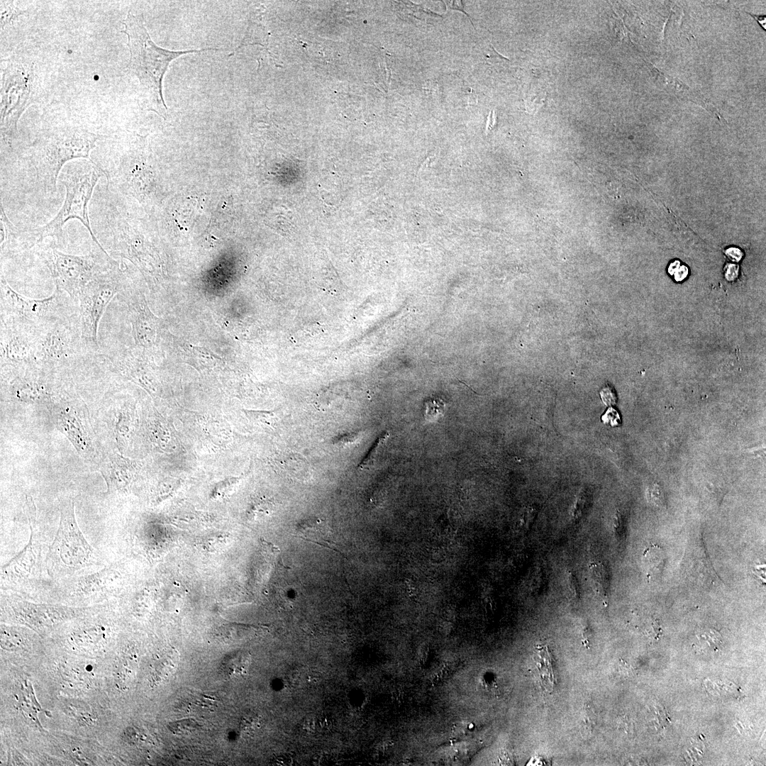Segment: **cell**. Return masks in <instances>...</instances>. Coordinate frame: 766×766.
<instances>
[{
    "label": "cell",
    "instance_id": "obj_1",
    "mask_svg": "<svg viewBox=\"0 0 766 766\" xmlns=\"http://www.w3.org/2000/svg\"><path fill=\"white\" fill-rule=\"evenodd\" d=\"M106 135L62 123L41 129L22 157L25 171L44 196H52L64 166L74 159L91 160V151Z\"/></svg>",
    "mask_w": 766,
    "mask_h": 766
},
{
    "label": "cell",
    "instance_id": "obj_2",
    "mask_svg": "<svg viewBox=\"0 0 766 766\" xmlns=\"http://www.w3.org/2000/svg\"><path fill=\"white\" fill-rule=\"evenodd\" d=\"M122 30L128 38L130 52L128 70L139 82L140 106L165 118L167 107L162 95V80L170 63L175 58L192 52L213 48L189 50H170L156 45L145 27L142 15L128 11L123 21Z\"/></svg>",
    "mask_w": 766,
    "mask_h": 766
},
{
    "label": "cell",
    "instance_id": "obj_3",
    "mask_svg": "<svg viewBox=\"0 0 766 766\" xmlns=\"http://www.w3.org/2000/svg\"><path fill=\"white\" fill-rule=\"evenodd\" d=\"M58 508V527L45 555V567L48 575L60 582L103 564L79 527L73 499L69 496L60 498Z\"/></svg>",
    "mask_w": 766,
    "mask_h": 766
},
{
    "label": "cell",
    "instance_id": "obj_4",
    "mask_svg": "<svg viewBox=\"0 0 766 766\" xmlns=\"http://www.w3.org/2000/svg\"><path fill=\"white\" fill-rule=\"evenodd\" d=\"M103 176L104 172L89 160L64 166L58 180L65 187V201L52 219L33 228L39 243L48 237L59 242L63 226L71 219H77L88 230L93 242L102 248L91 229L89 205L97 182Z\"/></svg>",
    "mask_w": 766,
    "mask_h": 766
},
{
    "label": "cell",
    "instance_id": "obj_5",
    "mask_svg": "<svg viewBox=\"0 0 766 766\" xmlns=\"http://www.w3.org/2000/svg\"><path fill=\"white\" fill-rule=\"evenodd\" d=\"M144 138L140 136L128 148L116 150L110 147L105 159L94 162L104 172L106 187L130 194L142 202L150 199L155 192V172L146 153Z\"/></svg>",
    "mask_w": 766,
    "mask_h": 766
},
{
    "label": "cell",
    "instance_id": "obj_6",
    "mask_svg": "<svg viewBox=\"0 0 766 766\" xmlns=\"http://www.w3.org/2000/svg\"><path fill=\"white\" fill-rule=\"evenodd\" d=\"M36 77L33 63L24 57L1 61V135L7 143L16 138L18 120L35 99Z\"/></svg>",
    "mask_w": 766,
    "mask_h": 766
},
{
    "label": "cell",
    "instance_id": "obj_7",
    "mask_svg": "<svg viewBox=\"0 0 766 766\" xmlns=\"http://www.w3.org/2000/svg\"><path fill=\"white\" fill-rule=\"evenodd\" d=\"M39 255L50 271L55 288L77 302L79 293L90 281L117 263L96 244L85 255L62 252L52 244L43 247Z\"/></svg>",
    "mask_w": 766,
    "mask_h": 766
},
{
    "label": "cell",
    "instance_id": "obj_8",
    "mask_svg": "<svg viewBox=\"0 0 766 766\" xmlns=\"http://www.w3.org/2000/svg\"><path fill=\"white\" fill-rule=\"evenodd\" d=\"M0 317L12 318L40 327L59 319L79 315L78 302L67 294L55 288L43 299L24 296L8 283L1 266Z\"/></svg>",
    "mask_w": 766,
    "mask_h": 766
},
{
    "label": "cell",
    "instance_id": "obj_9",
    "mask_svg": "<svg viewBox=\"0 0 766 766\" xmlns=\"http://www.w3.org/2000/svg\"><path fill=\"white\" fill-rule=\"evenodd\" d=\"M38 365L58 373L92 356L84 346L79 315L37 328Z\"/></svg>",
    "mask_w": 766,
    "mask_h": 766
},
{
    "label": "cell",
    "instance_id": "obj_10",
    "mask_svg": "<svg viewBox=\"0 0 766 766\" xmlns=\"http://www.w3.org/2000/svg\"><path fill=\"white\" fill-rule=\"evenodd\" d=\"M123 271L117 262L90 281L78 296L79 327L82 343L92 356L99 352L98 329L113 296L123 287Z\"/></svg>",
    "mask_w": 766,
    "mask_h": 766
},
{
    "label": "cell",
    "instance_id": "obj_11",
    "mask_svg": "<svg viewBox=\"0 0 766 766\" xmlns=\"http://www.w3.org/2000/svg\"><path fill=\"white\" fill-rule=\"evenodd\" d=\"M46 405L54 424L77 453L83 458H94L96 453L94 431L88 409L80 396L65 382Z\"/></svg>",
    "mask_w": 766,
    "mask_h": 766
},
{
    "label": "cell",
    "instance_id": "obj_12",
    "mask_svg": "<svg viewBox=\"0 0 766 766\" xmlns=\"http://www.w3.org/2000/svg\"><path fill=\"white\" fill-rule=\"evenodd\" d=\"M26 514L30 534L25 546L1 567V589L26 585L41 572V543L36 523V509L32 496H26Z\"/></svg>",
    "mask_w": 766,
    "mask_h": 766
},
{
    "label": "cell",
    "instance_id": "obj_13",
    "mask_svg": "<svg viewBox=\"0 0 766 766\" xmlns=\"http://www.w3.org/2000/svg\"><path fill=\"white\" fill-rule=\"evenodd\" d=\"M1 607L18 623L40 631H48L72 618L87 610L60 604H38L15 594L1 590Z\"/></svg>",
    "mask_w": 766,
    "mask_h": 766
},
{
    "label": "cell",
    "instance_id": "obj_14",
    "mask_svg": "<svg viewBox=\"0 0 766 766\" xmlns=\"http://www.w3.org/2000/svg\"><path fill=\"white\" fill-rule=\"evenodd\" d=\"M126 575L122 562H116L94 572L61 582L62 593L77 601H100L121 592Z\"/></svg>",
    "mask_w": 766,
    "mask_h": 766
},
{
    "label": "cell",
    "instance_id": "obj_15",
    "mask_svg": "<svg viewBox=\"0 0 766 766\" xmlns=\"http://www.w3.org/2000/svg\"><path fill=\"white\" fill-rule=\"evenodd\" d=\"M0 321L1 367L37 365L38 327L12 318Z\"/></svg>",
    "mask_w": 766,
    "mask_h": 766
},
{
    "label": "cell",
    "instance_id": "obj_16",
    "mask_svg": "<svg viewBox=\"0 0 766 766\" xmlns=\"http://www.w3.org/2000/svg\"><path fill=\"white\" fill-rule=\"evenodd\" d=\"M118 294L126 296L128 300L132 333L136 345L143 348H152L157 342L158 318L149 309L143 295L128 296L122 290Z\"/></svg>",
    "mask_w": 766,
    "mask_h": 766
},
{
    "label": "cell",
    "instance_id": "obj_17",
    "mask_svg": "<svg viewBox=\"0 0 766 766\" xmlns=\"http://www.w3.org/2000/svg\"><path fill=\"white\" fill-rule=\"evenodd\" d=\"M1 258L12 253H17L38 244L33 229L21 231L9 219L5 213L2 201L0 203Z\"/></svg>",
    "mask_w": 766,
    "mask_h": 766
},
{
    "label": "cell",
    "instance_id": "obj_18",
    "mask_svg": "<svg viewBox=\"0 0 766 766\" xmlns=\"http://www.w3.org/2000/svg\"><path fill=\"white\" fill-rule=\"evenodd\" d=\"M126 460L118 454H108L99 463V472L106 484V494L110 495L125 492L128 487L129 476Z\"/></svg>",
    "mask_w": 766,
    "mask_h": 766
},
{
    "label": "cell",
    "instance_id": "obj_19",
    "mask_svg": "<svg viewBox=\"0 0 766 766\" xmlns=\"http://www.w3.org/2000/svg\"><path fill=\"white\" fill-rule=\"evenodd\" d=\"M110 631V627L101 622L85 623L72 629L67 640L76 646L93 647L106 640Z\"/></svg>",
    "mask_w": 766,
    "mask_h": 766
},
{
    "label": "cell",
    "instance_id": "obj_20",
    "mask_svg": "<svg viewBox=\"0 0 766 766\" xmlns=\"http://www.w3.org/2000/svg\"><path fill=\"white\" fill-rule=\"evenodd\" d=\"M306 540L318 544L321 546L343 553L337 547L338 545L331 538L329 528L324 521L318 518L305 521L298 525L296 529V535Z\"/></svg>",
    "mask_w": 766,
    "mask_h": 766
},
{
    "label": "cell",
    "instance_id": "obj_21",
    "mask_svg": "<svg viewBox=\"0 0 766 766\" xmlns=\"http://www.w3.org/2000/svg\"><path fill=\"white\" fill-rule=\"evenodd\" d=\"M534 655L540 683L545 691L550 692L556 684L550 651L548 646L539 645Z\"/></svg>",
    "mask_w": 766,
    "mask_h": 766
},
{
    "label": "cell",
    "instance_id": "obj_22",
    "mask_svg": "<svg viewBox=\"0 0 766 766\" xmlns=\"http://www.w3.org/2000/svg\"><path fill=\"white\" fill-rule=\"evenodd\" d=\"M179 662V653L174 648L163 650L152 665V678L157 684L167 680L175 672Z\"/></svg>",
    "mask_w": 766,
    "mask_h": 766
},
{
    "label": "cell",
    "instance_id": "obj_23",
    "mask_svg": "<svg viewBox=\"0 0 766 766\" xmlns=\"http://www.w3.org/2000/svg\"><path fill=\"white\" fill-rule=\"evenodd\" d=\"M589 574L594 592L602 598H606L609 592L610 581L606 567L599 562H591L589 566Z\"/></svg>",
    "mask_w": 766,
    "mask_h": 766
},
{
    "label": "cell",
    "instance_id": "obj_24",
    "mask_svg": "<svg viewBox=\"0 0 766 766\" xmlns=\"http://www.w3.org/2000/svg\"><path fill=\"white\" fill-rule=\"evenodd\" d=\"M250 662V656L248 654H230L221 662L220 672L224 677L230 678L244 672Z\"/></svg>",
    "mask_w": 766,
    "mask_h": 766
},
{
    "label": "cell",
    "instance_id": "obj_25",
    "mask_svg": "<svg viewBox=\"0 0 766 766\" xmlns=\"http://www.w3.org/2000/svg\"><path fill=\"white\" fill-rule=\"evenodd\" d=\"M137 662V656L133 650L127 649L123 653L116 670V677L123 686L127 687L133 679Z\"/></svg>",
    "mask_w": 766,
    "mask_h": 766
},
{
    "label": "cell",
    "instance_id": "obj_26",
    "mask_svg": "<svg viewBox=\"0 0 766 766\" xmlns=\"http://www.w3.org/2000/svg\"><path fill=\"white\" fill-rule=\"evenodd\" d=\"M28 638L23 629L1 625V645L4 649L16 650L27 644Z\"/></svg>",
    "mask_w": 766,
    "mask_h": 766
},
{
    "label": "cell",
    "instance_id": "obj_27",
    "mask_svg": "<svg viewBox=\"0 0 766 766\" xmlns=\"http://www.w3.org/2000/svg\"><path fill=\"white\" fill-rule=\"evenodd\" d=\"M389 436V433L385 431L377 438L366 456L359 464V469H370L374 465L380 449L383 447Z\"/></svg>",
    "mask_w": 766,
    "mask_h": 766
},
{
    "label": "cell",
    "instance_id": "obj_28",
    "mask_svg": "<svg viewBox=\"0 0 766 766\" xmlns=\"http://www.w3.org/2000/svg\"><path fill=\"white\" fill-rule=\"evenodd\" d=\"M657 547H650L648 550L645 553V558L648 562V566L651 572H655V570H660L663 564V558L662 553L656 550Z\"/></svg>",
    "mask_w": 766,
    "mask_h": 766
},
{
    "label": "cell",
    "instance_id": "obj_29",
    "mask_svg": "<svg viewBox=\"0 0 766 766\" xmlns=\"http://www.w3.org/2000/svg\"><path fill=\"white\" fill-rule=\"evenodd\" d=\"M426 407L425 417L428 421H434L443 413L445 404L440 400H432L426 402Z\"/></svg>",
    "mask_w": 766,
    "mask_h": 766
},
{
    "label": "cell",
    "instance_id": "obj_30",
    "mask_svg": "<svg viewBox=\"0 0 766 766\" xmlns=\"http://www.w3.org/2000/svg\"><path fill=\"white\" fill-rule=\"evenodd\" d=\"M198 724L192 719L179 721L172 724L171 730L176 734H189L195 731Z\"/></svg>",
    "mask_w": 766,
    "mask_h": 766
},
{
    "label": "cell",
    "instance_id": "obj_31",
    "mask_svg": "<svg viewBox=\"0 0 766 766\" xmlns=\"http://www.w3.org/2000/svg\"><path fill=\"white\" fill-rule=\"evenodd\" d=\"M601 419L604 423H610L612 426L618 425L621 420L617 411L611 407L608 409L606 413L602 416Z\"/></svg>",
    "mask_w": 766,
    "mask_h": 766
},
{
    "label": "cell",
    "instance_id": "obj_32",
    "mask_svg": "<svg viewBox=\"0 0 766 766\" xmlns=\"http://www.w3.org/2000/svg\"><path fill=\"white\" fill-rule=\"evenodd\" d=\"M601 400L606 406H611L616 403V396L614 390L610 387H606L600 392Z\"/></svg>",
    "mask_w": 766,
    "mask_h": 766
},
{
    "label": "cell",
    "instance_id": "obj_33",
    "mask_svg": "<svg viewBox=\"0 0 766 766\" xmlns=\"http://www.w3.org/2000/svg\"><path fill=\"white\" fill-rule=\"evenodd\" d=\"M739 273V267L736 264H728L725 267V277L728 281L735 280Z\"/></svg>",
    "mask_w": 766,
    "mask_h": 766
},
{
    "label": "cell",
    "instance_id": "obj_34",
    "mask_svg": "<svg viewBox=\"0 0 766 766\" xmlns=\"http://www.w3.org/2000/svg\"><path fill=\"white\" fill-rule=\"evenodd\" d=\"M725 253L726 256L733 262L740 261L743 256L742 250L735 247H731L728 248L727 250H726Z\"/></svg>",
    "mask_w": 766,
    "mask_h": 766
},
{
    "label": "cell",
    "instance_id": "obj_35",
    "mask_svg": "<svg viewBox=\"0 0 766 766\" xmlns=\"http://www.w3.org/2000/svg\"><path fill=\"white\" fill-rule=\"evenodd\" d=\"M568 584L571 593H572L574 596L577 595L579 593L577 579L575 575L571 572L568 574Z\"/></svg>",
    "mask_w": 766,
    "mask_h": 766
},
{
    "label": "cell",
    "instance_id": "obj_36",
    "mask_svg": "<svg viewBox=\"0 0 766 766\" xmlns=\"http://www.w3.org/2000/svg\"><path fill=\"white\" fill-rule=\"evenodd\" d=\"M584 496L582 494H579L578 497L577 498L573 510V514L574 516H577L580 514L582 509L584 508Z\"/></svg>",
    "mask_w": 766,
    "mask_h": 766
},
{
    "label": "cell",
    "instance_id": "obj_37",
    "mask_svg": "<svg viewBox=\"0 0 766 766\" xmlns=\"http://www.w3.org/2000/svg\"><path fill=\"white\" fill-rule=\"evenodd\" d=\"M688 273L689 270L687 267L685 265H680L679 269L675 272L673 275L675 276V279L677 282H681L687 277Z\"/></svg>",
    "mask_w": 766,
    "mask_h": 766
},
{
    "label": "cell",
    "instance_id": "obj_38",
    "mask_svg": "<svg viewBox=\"0 0 766 766\" xmlns=\"http://www.w3.org/2000/svg\"><path fill=\"white\" fill-rule=\"evenodd\" d=\"M679 267L680 262L679 260H675L674 262H671L668 267L669 274L673 275Z\"/></svg>",
    "mask_w": 766,
    "mask_h": 766
},
{
    "label": "cell",
    "instance_id": "obj_39",
    "mask_svg": "<svg viewBox=\"0 0 766 766\" xmlns=\"http://www.w3.org/2000/svg\"><path fill=\"white\" fill-rule=\"evenodd\" d=\"M750 15L751 16H753L759 23V24H760V21L765 20V15H754V14H750Z\"/></svg>",
    "mask_w": 766,
    "mask_h": 766
}]
</instances>
